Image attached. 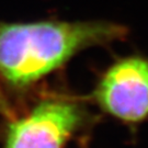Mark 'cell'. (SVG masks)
<instances>
[{
	"mask_svg": "<svg viewBox=\"0 0 148 148\" xmlns=\"http://www.w3.org/2000/svg\"><path fill=\"white\" fill-rule=\"evenodd\" d=\"M85 117V109L74 99H42L25 115L11 120L5 148H64Z\"/></svg>",
	"mask_w": 148,
	"mask_h": 148,
	"instance_id": "obj_2",
	"label": "cell"
},
{
	"mask_svg": "<svg viewBox=\"0 0 148 148\" xmlns=\"http://www.w3.org/2000/svg\"><path fill=\"white\" fill-rule=\"evenodd\" d=\"M0 114L5 116L7 119H10V120L16 117L14 110H13V108H12L11 103L9 102L1 87H0Z\"/></svg>",
	"mask_w": 148,
	"mask_h": 148,
	"instance_id": "obj_4",
	"label": "cell"
},
{
	"mask_svg": "<svg viewBox=\"0 0 148 148\" xmlns=\"http://www.w3.org/2000/svg\"><path fill=\"white\" fill-rule=\"evenodd\" d=\"M126 35V27L112 22H0V77L13 88H27L86 48Z\"/></svg>",
	"mask_w": 148,
	"mask_h": 148,
	"instance_id": "obj_1",
	"label": "cell"
},
{
	"mask_svg": "<svg viewBox=\"0 0 148 148\" xmlns=\"http://www.w3.org/2000/svg\"><path fill=\"white\" fill-rule=\"evenodd\" d=\"M100 110L125 123L148 119V59L127 56L117 59L101 76L93 90Z\"/></svg>",
	"mask_w": 148,
	"mask_h": 148,
	"instance_id": "obj_3",
	"label": "cell"
}]
</instances>
